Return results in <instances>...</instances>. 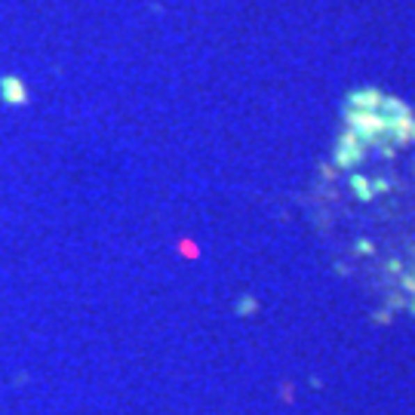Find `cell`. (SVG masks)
<instances>
[{
    "mask_svg": "<svg viewBox=\"0 0 415 415\" xmlns=\"http://www.w3.org/2000/svg\"><path fill=\"white\" fill-rule=\"evenodd\" d=\"M345 123L366 148L379 145L384 139V120L379 111H347L345 108Z\"/></svg>",
    "mask_w": 415,
    "mask_h": 415,
    "instance_id": "obj_1",
    "label": "cell"
},
{
    "mask_svg": "<svg viewBox=\"0 0 415 415\" xmlns=\"http://www.w3.org/2000/svg\"><path fill=\"white\" fill-rule=\"evenodd\" d=\"M366 151H369V148L363 145L351 130H345L342 136H338V142H336L332 160H336V166H338V169H357L360 163L366 160Z\"/></svg>",
    "mask_w": 415,
    "mask_h": 415,
    "instance_id": "obj_2",
    "label": "cell"
},
{
    "mask_svg": "<svg viewBox=\"0 0 415 415\" xmlns=\"http://www.w3.org/2000/svg\"><path fill=\"white\" fill-rule=\"evenodd\" d=\"M384 95L375 90V86H366V90H354L351 95L345 99V108L347 111H379Z\"/></svg>",
    "mask_w": 415,
    "mask_h": 415,
    "instance_id": "obj_3",
    "label": "cell"
},
{
    "mask_svg": "<svg viewBox=\"0 0 415 415\" xmlns=\"http://www.w3.org/2000/svg\"><path fill=\"white\" fill-rule=\"evenodd\" d=\"M351 191L357 194V200H363V203H369V200L375 197V188L366 175H351Z\"/></svg>",
    "mask_w": 415,
    "mask_h": 415,
    "instance_id": "obj_4",
    "label": "cell"
},
{
    "mask_svg": "<svg viewBox=\"0 0 415 415\" xmlns=\"http://www.w3.org/2000/svg\"><path fill=\"white\" fill-rule=\"evenodd\" d=\"M237 311H240V314H253V311H256V302L253 299H246V302H237Z\"/></svg>",
    "mask_w": 415,
    "mask_h": 415,
    "instance_id": "obj_5",
    "label": "cell"
},
{
    "mask_svg": "<svg viewBox=\"0 0 415 415\" xmlns=\"http://www.w3.org/2000/svg\"><path fill=\"white\" fill-rule=\"evenodd\" d=\"M357 249H360V253H373V243H366V240H360V243H357Z\"/></svg>",
    "mask_w": 415,
    "mask_h": 415,
    "instance_id": "obj_6",
    "label": "cell"
},
{
    "mask_svg": "<svg viewBox=\"0 0 415 415\" xmlns=\"http://www.w3.org/2000/svg\"><path fill=\"white\" fill-rule=\"evenodd\" d=\"M409 311H412V314H415V299H412V302H409Z\"/></svg>",
    "mask_w": 415,
    "mask_h": 415,
    "instance_id": "obj_7",
    "label": "cell"
}]
</instances>
